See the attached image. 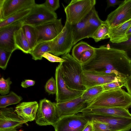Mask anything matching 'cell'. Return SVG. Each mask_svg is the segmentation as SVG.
Here are the masks:
<instances>
[{"mask_svg":"<svg viewBox=\"0 0 131 131\" xmlns=\"http://www.w3.org/2000/svg\"><path fill=\"white\" fill-rule=\"evenodd\" d=\"M32 8L20 11L13 14L6 19L0 21V28L24 19L30 13Z\"/></svg>","mask_w":131,"mask_h":131,"instance_id":"484cf974","label":"cell"},{"mask_svg":"<svg viewBox=\"0 0 131 131\" xmlns=\"http://www.w3.org/2000/svg\"><path fill=\"white\" fill-rule=\"evenodd\" d=\"M109 46L112 48L124 51L131 62V35L126 41L118 44L111 43Z\"/></svg>","mask_w":131,"mask_h":131,"instance_id":"4dcf8cb0","label":"cell"},{"mask_svg":"<svg viewBox=\"0 0 131 131\" xmlns=\"http://www.w3.org/2000/svg\"><path fill=\"white\" fill-rule=\"evenodd\" d=\"M126 35L128 38L131 35V25L127 31Z\"/></svg>","mask_w":131,"mask_h":131,"instance_id":"ee69618b","label":"cell"},{"mask_svg":"<svg viewBox=\"0 0 131 131\" xmlns=\"http://www.w3.org/2000/svg\"><path fill=\"white\" fill-rule=\"evenodd\" d=\"M55 75L57 86L56 103L67 102L81 96L84 91L71 89L67 86L62 77L60 63L56 67Z\"/></svg>","mask_w":131,"mask_h":131,"instance_id":"9c48e42d","label":"cell"},{"mask_svg":"<svg viewBox=\"0 0 131 131\" xmlns=\"http://www.w3.org/2000/svg\"><path fill=\"white\" fill-rule=\"evenodd\" d=\"M86 38H91L103 22L100 18L95 6L86 17Z\"/></svg>","mask_w":131,"mask_h":131,"instance_id":"44dd1931","label":"cell"},{"mask_svg":"<svg viewBox=\"0 0 131 131\" xmlns=\"http://www.w3.org/2000/svg\"><path fill=\"white\" fill-rule=\"evenodd\" d=\"M14 40L17 49L26 53H29L31 51L21 27L16 31L14 34Z\"/></svg>","mask_w":131,"mask_h":131,"instance_id":"cb8c5ba5","label":"cell"},{"mask_svg":"<svg viewBox=\"0 0 131 131\" xmlns=\"http://www.w3.org/2000/svg\"><path fill=\"white\" fill-rule=\"evenodd\" d=\"M23 20L0 28V49L13 52L17 49L15 43L14 34L21 27Z\"/></svg>","mask_w":131,"mask_h":131,"instance_id":"9a60e30c","label":"cell"},{"mask_svg":"<svg viewBox=\"0 0 131 131\" xmlns=\"http://www.w3.org/2000/svg\"><path fill=\"white\" fill-rule=\"evenodd\" d=\"M110 27L106 20L103 21L93 34L92 38L96 42L103 39L109 38Z\"/></svg>","mask_w":131,"mask_h":131,"instance_id":"f1b7e54d","label":"cell"},{"mask_svg":"<svg viewBox=\"0 0 131 131\" xmlns=\"http://www.w3.org/2000/svg\"><path fill=\"white\" fill-rule=\"evenodd\" d=\"M73 43L74 45L81 40L86 38V17L82 20L72 25Z\"/></svg>","mask_w":131,"mask_h":131,"instance_id":"603a6c76","label":"cell"},{"mask_svg":"<svg viewBox=\"0 0 131 131\" xmlns=\"http://www.w3.org/2000/svg\"><path fill=\"white\" fill-rule=\"evenodd\" d=\"M25 123L16 114L12 107L4 108L0 110V131L16 129Z\"/></svg>","mask_w":131,"mask_h":131,"instance_id":"2e32d148","label":"cell"},{"mask_svg":"<svg viewBox=\"0 0 131 131\" xmlns=\"http://www.w3.org/2000/svg\"><path fill=\"white\" fill-rule=\"evenodd\" d=\"M13 52L0 49V67L5 70L11 54Z\"/></svg>","mask_w":131,"mask_h":131,"instance_id":"1f68e13d","label":"cell"},{"mask_svg":"<svg viewBox=\"0 0 131 131\" xmlns=\"http://www.w3.org/2000/svg\"><path fill=\"white\" fill-rule=\"evenodd\" d=\"M38 107L36 101L22 102L17 105L15 112L26 123L35 120Z\"/></svg>","mask_w":131,"mask_h":131,"instance_id":"d6986e66","label":"cell"},{"mask_svg":"<svg viewBox=\"0 0 131 131\" xmlns=\"http://www.w3.org/2000/svg\"><path fill=\"white\" fill-rule=\"evenodd\" d=\"M43 4L48 8L54 12L60 7L59 0H46Z\"/></svg>","mask_w":131,"mask_h":131,"instance_id":"8d00e7d4","label":"cell"},{"mask_svg":"<svg viewBox=\"0 0 131 131\" xmlns=\"http://www.w3.org/2000/svg\"><path fill=\"white\" fill-rule=\"evenodd\" d=\"M44 57L51 62L62 63L64 61V60L62 58L52 54L50 53L46 52L42 56Z\"/></svg>","mask_w":131,"mask_h":131,"instance_id":"74e56055","label":"cell"},{"mask_svg":"<svg viewBox=\"0 0 131 131\" xmlns=\"http://www.w3.org/2000/svg\"><path fill=\"white\" fill-rule=\"evenodd\" d=\"M90 120L83 114H77L59 118L53 126L55 131H82Z\"/></svg>","mask_w":131,"mask_h":131,"instance_id":"52a82bcc","label":"cell"},{"mask_svg":"<svg viewBox=\"0 0 131 131\" xmlns=\"http://www.w3.org/2000/svg\"><path fill=\"white\" fill-rule=\"evenodd\" d=\"M124 1L107 0L106 1L107 5L106 10L110 7H115L117 5H119L124 2Z\"/></svg>","mask_w":131,"mask_h":131,"instance_id":"ab89813d","label":"cell"},{"mask_svg":"<svg viewBox=\"0 0 131 131\" xmlns=\"http://www.w3.org/2000/svg\"><path fill=\"white\" fill-rule=\"evenodd\" d=\"M81 113L85 116L103 115L131 117V114L128 109L116 107H86Z\"/></svg>","mask_w":131,"mask_h":131,"instance_id":"ac0fdd59","label":"cell"},{"mask_svg":"<svg viewBox=\"0 0 131 131\" xmlns=\"http://www.w3.org/2000/svg\"><path fill=\"white\" fill-rule=\"evenodd\" d=\"M38 33L37 43L54 40L62 31L61 19H57L35 27Z\"/></svg>","mask_w":131,"mask_h":131,"instance_id":"7c38bea8","label":"cell"},{"mask_svg":"<svg viewBox=\"0 0 131 131\" xmlns=\"http://www.w3.org/2000/svg\"><path fill=\"white\" fill-rule=\"evenodd\" d=\"M95 48L93 49L85 51L82 53L80 63L82 64L86 62L93 56L94 53Z\"/></svg>","mask_w":131,"mask_h":131,"instance_id":"f35d334b","label":"cell"},{"mask_svg":"<svg viewBox=\"0 0 131 131\" xmlns=\"http://www.w3.org/2000/svg\"><path fill=\"white\" fill-rule=\"evenodd\" d=\"M35 83L34 81L30 80H25L21 83V86L23 88H27L34 85Z\"/></svg>","mask_w":131,"mask_h":131,"instance_id":"60d3db41","label":"cell"},{"mask_svg":"<svg viewBox=\"0 0 131 131\" xmlns=\"http://www.w3.org/2000/svg\"><path fill=\"white\" fill-rule=\"evenodd\" d=\"M34 0H0V21L21 10L31 8Z\"/></svg>","mask_w":131,"mask_h":131,"instance_id":"8fae6325","label":"cell"},{"mask_svg":"<svg viewBox=\"0 0 131 131\" xmlns=\"http://www.w3.org/2000/svg\"><path fill=\"white\" fill-rule=\"evenodd\" d=\"M52 41L37 43L29 53L32 56V59L35 60H41L44 53L46 52L50 53Z\"/></svg>","mask_w":131,"mask_h":131,"instance_id":"7402d4cb","label":"cell"},{"mask_svg":"<svg viewBox=\"0 0 131 131\" xmlns=\"http://www.w3.org/2000/svg\"><path fill=\"white\" fill-rule=\"evenodd\" d=\"M131 108V95L121 88L104 91L88 103L86 107Z\"/></svg>","mask_w":131,"mask_h":131,"instance_id":"3957f363","label":"cell"},{"mask_svg":"<svg viewBox=\"0 0 131 131\" xmlns=\"http://www.w3.org/2000/svg\"><path fill=\"white\" fill-rule=\"evenodd\" d=\"M131 19V0H125L108 15L106 20L110 29L118 26Z\"/></svg>","mask_w":131,"mask_h":131,"instance_id":"4fadbf2b","label":"cell"},{"mask_svg":"<svg viewBox=\"0 0 131 131\" xmlns=\"http://www.w3.org/2000/svg\"><path fill=\"white\" fill-rule=\"evenodd\" d=\"M22 99L21 96L11 91L8 95L0 96V108H5L9 105L19 103Z\"/></svg>","mask_w":131,"mask_h":131,"instance_id":"83f0119b","label":"cell"},{"mask_svg":"<svg viewBox=\"0 0 131 131\" xmlns=\"http://www.w3.org/2000/svg\"><path fill=\"white\" fill-rule=\"evenodd\" d=\"M94 48L87 43L81 41L73 47L72 50V55L75 59L80 62L82 53L85 51L93 49Z\"/></svg>","mask_w":131,"mask_h":131,"instance_id":"f546056e","label":"cell"},{"mask_svg":"<svg viewBox=\"0 0 131 131\" xmlns=\"http://www.w3.org/2000/svg\"><path fill=\"white\" fill-rule=\"evenodd\" d=\"M126 80L123 81L112 82L103 85V86L105 91L121 88L125 86Z\"/></svg>","mask_w":131,"mask_h":131,"instance_id":"d590c367","label":"cell"},{"mask_svg":"<svg viewBox=\"0 0 131 131\" xmlns=\"http://www.w3.org/2000/svg\"><path fill=\"white\" fill-rule=\"evenodd\" d=\"M131 25V19L118 26L110 29L109 36L111 43L118 44L127 41L128 37L126 33Z\"/></svg>","mask_w":131,"mask_h":131,"instance_id":"ffe728a7","label":"cell"},{"mask_svg":"<svg viewBox=\"0 0 131 131\" xmlns=\"http://www.w3.org/2000/svg\"><path fill=\"white\" fill-rule=\"evenodd\" d=\"M7 131H23V130H17L16 129L11 130Z\"/></svg>","mask_w":131,"mask_h":131,"instance_id":"f6af8a7d","label":"cell"},{"mask_svg":"<svg viewBox=\"0 0 131 131\" xmlns=\"http://www.w3.org/2000/svg\"><path fill=\"white\" fill-rule=\"evenodd\" d=\"M58 119L64 116L78 114L88 105L81 96L67 102L55 103Z\"/></svg>","mask_w":131,"mask_h":131,"instance_id":"e0dca14e","label":"cell"},{"mask_svg":"<svg viewBox=\"0 0 131 131\" xmlns=\"http://www.w3.org/2000/svg\"><path fill=\"white\" fill-rule=\"evenodd\" d=\"M57 18V14L48 8L43 3L35 4L29 15L23 20V24L36 27Z\"/></svg>","mask_w":131,"mask_h":131,"instance_id":"8992f818","label":"cell"},{"mask_svg":"<svg viewBox=\"0 0 131 131\" xmlns=\"http://www.w3.org/2000/svg\"><path fill=\"white\" fill-rule=\"evenodd\" d=\"M9 78L5 79L3 77L0 79V94L1 95H6L9 93L10 85L12 84Z\"/></svg>","mask_w":131,"mask_h":131,"instance_id":"d6a6232c","label":"cell"},{"mask_svg":"<svg viewBox=\"0 0 131 131\" xmlns=\"http://www.w3.org/2000/svg\"><path fill=\"white\" fill-rule=\"evenodd\" d=\"M94 51L93 56L82 64L83 71L115 73L125 79L131 75V62L124 51L109 45L95 48Z\"/></svg>","mask_w":131,"mask_h":131,"instance_id":"6da1fadb","label":"cell"},{"mask_svg":"<svg viewBox=\"0 0 131 131\" xmlns=\"http://www.w3.org/2000/svg\"><path fill=\"white\" fill-rule=\"evenodd\" d=\"M21 28L31 50L37 43V30L35 27L28 25L23 24Z\"/></svg>","mask_w":131,"mask_h":131,"instance_id":"d4e9b609","label":"cell"},{"mask_svg":"<svg viewBox=\"0 0 131 131\" xmlns=\"http://www.w3.org/2000/svg\"><path fill=\"white\" fill-rule=\"evenodd\" d=\"M90 120L92 123L93 131H111L107 124L96 121Z\"/></svg>","mask_w":131,"mask_h":131,"instance_id":"e575fe53","label":"cell"},{"mask_svg":"<svg viewBox=\"0 0 131 131\" xmlns=\"http://www.w3.org/2000/svg\"><path fill=\"white\" fill-rule=\"evenodd\" d=\"M95 0H72L65 8L66 21L71 25L80 22L89 13L96 4Z\"/></svg>","mask_w":131,"mask_h":131,"instance_id":"277c9868","label":"cell"},{"mask_svg":"<svg viewBox=\"0 0 131 131\" xmlns=\"http://www.w3.org/2000/svg\"><path fill=\"white\" fill-rule=\"evenodd\" d=\"M45 89L49 95L56 94L57 93V86L55 80L53 77L50 78L47 82Z\"/></svg>","mask_w":131,"mask_h":131,"instance_id":"836d02e7","label":"cell"},{"mask_svg":"<svg viewBox=\"0 0 131 131\" xmlns=\"http://www.w3.org/2000/svg\"><path fill=\"white\" fill-rule=\"evenodd\" d=\"M104 91L103 85L95 86L86 89L81 96L82 98L88 104Z\"/></svg>","mask_w":131,"mask_h":131,"instance_id":"4316f807","label":"cell"},{"mask_svg":"<svg viewBox=\"0 0 131 131\" xmlns=\"http://www.w3.org/2000/svg\"><path fill=\"white\" fill-rule=\"evenodd\" d=\"M125 87L128 93L131 95V75L126 80Z\"/></svg>","mask_w":131,"mask_h":131,"instance_id":"b9f144b4","label":"cell"},{"mask_svg":"<svg viewBox=\"0 0 131 131\" xmlns=\"http://www.w3.org/2000/svg\"><path fill=\"white\" fill-rule=\"evenodd\" d=\"M82 131H93V127L91 120L88 122Z\"/></svg>","mask_w":131,"mask_h":131,"instance_id":"7bdbcfd3","label":"cell"},{"mask_svg":"<svg viewBox=\"0 0 131 131\" xmlns=\"http://www.w3.org/2000/svg\"><path fill=\"white\" fill-rule=\"evenodd\" d=\"M73 46L72 25L66 21L62 31L52 41L50 53L63 56L69 53Z\"/></svg>","mask_w":131,"mask_h":131,"instance_id":"5b68a950","label":"cell"},{"mask_svg":"<svg viewBox=\"0 0 131 131\" xmlns=\"http://www.w3.org/2000/svg\"><path fill=\"white\" fill-rule=\"evenodd\" d=\"M58 119L55 103L45 98L40 100L35 119L36 123L39 126H53Z\"/></svg>","mask_w":131,"mask_h":131,"instance_id":"ba28073f","label":"cell"},{"mask_svg":"<svg viewBox=\"0 0 131 131\" xmlns=\"http://www.w3.org/2000/svg\"><path fill=\"white\" fill-rule=\"evenodd\" d=\"M64 60L60 63L62 77L69 88L84 91L86 89L83 81V70L82 64L75 59L69 53L63 55Z\"/></svg>","mask_w":131,"mask_h":131,"instance_id":"7a4b0ae2","label":"cell"},{"mask_svg":"<svg viewBox=\"0 0 131 131\" xmlns=\"http://www.w3.org/2000/svg\"><path fill=\"white\" fill-rule=\"evenodd\" d=\"M83 83L86 89L97 85H103L112 82L126 79L115 73H97L83 71L82 74Z\"/></svg>","mask_w":131,"mask_h":131,"instance_id":"30bf717a","label":"cell"},{"mask_svg":"<svg viewBox=\"0 0 131 131\" xmlns=\"http://www.w3.org/2000/svg\"><path fill=\"white\" fill-rule=\"evenodd\" d=\"M86 116L90 120L107 124L111 131H129L131 129V117L103 115Z\"/></svg>","mask_w":131,"mask_h":131,"instance_id":"5bb4252c","label":"cell"}]
</instances>
